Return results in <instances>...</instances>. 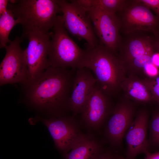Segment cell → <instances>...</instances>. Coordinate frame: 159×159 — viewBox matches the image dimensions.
<instances>
[{"label":"cell","instance_id":"6da1fadb","mask_svg":"<svg viewBox=\"0 0 159 159\" xmlns=\"http://www.w3.org/2000/svg\"><path fill=\"white\" fill-rule=\"evenodd\" d=\"M75 69L50 67L22 84L26 100L34 107L58 115L69 110Z\"/></svg>","mask_w":159,"mask_h":159},{"label":"cell","instance_id":"7a4b0ae2","mask_svg":"<svg viewBox=\"0 0 159 159\" xmlns=\"http://www.w3.org/2000/svg\"><path fill=\"white\" fill-rule=\"evenodd\" d=\"M82 68L90 69L97 83L110 96L121 90V85L126 77L125 69L117 55L102 44L86 49Z\"/></svg>","mask_w":159,"mask_h":159},{"label":"cell","instance_id":"3957f363","mask_svg":"<svg viewBox=\"0 0 159 159\" xmlns=\"http://www.w3.org/2000/svg\"><path fill=\"white\" fill-rule=\"evenodd\" d=\"M12 11L23 28V34L29 32L43 33L53 27L61 9L54 0H15L9 2Z\"/></svg>","mask_w":159,"mask_h":159},{"label":"cell","instance_id":"277c9868","mask_svg":"<svg viewBox=\"0 0 159 159\" xmlns=\"http://www.w3.org/2000/svg\"><path fill=\"white\" fill-rule=\"evenodd\" d=\"M53 28L48 51L50 66L77 69L81 68L86 54L71 38L58 15Z\"/></svg>","mask_w":159,"mask_h":159},{"label":"cell","instance_id":"5b68a950","mask_svg":"<svg viewBox=\"0 0 159 159\" xmlns=\"http://www.w3.org/2000/svg\"><path fill=\"white\" fill-rule=\"evenodd\" d=\"M62 14L64 26L72 35L87 42L86 49L100 44L87 11L74 0H56Z\"/></svg>","mask_w":159,"mask_h":159},{"label":"cell","instance_id":"8992f818","mask_svg":"<svg viewBox=\"0 0 159 159\" xmlns=\"http://www.w3.org/2000/svg\"><path fill=\"white\" fill-rule=\"evenodd\" d=\"M117 14L120 31L125 34L139 32H151L155 36L159 34V18L138 0L129 1L124 10Z\"/></svg>","mask_w":159,"mask_h":159},{"label":"cell","instance_id":"52a82bcc","mask_svg":"<svg viewBox=\"0 0 159 159\" xmlns=\"http://www.w3.org/2000/svg\"><path fill=\"white\" fill-rule=\"evenodd\" d=\"M100 44L117 55L122 42L120 25L116 14L96 6L86 10Z\"/></svg>","mask_w":159,"mask_h":159},{"label":"cell","instance_id":"ba28073f","mask_svg":"<svg viewBox=\"0 0 159 159\" xmlns=\"http://www.w3.org/2000/svg\"><path fill=\"white\" fill-rule=\"evenodd\" d=\"M16 37L5 48V55L0 65V85L19 83L29 80V72L24 50L20 44L21 38Z\"/></svg>","mask_w":159,"mask_h":159},{"label":"cell","instance_id":"9c48e42d","mask_svg":"<svg viewBox=\"0 0 159 159\" xmlns=\"http://www.w3.org/2000/svg\"><path fill=\"white\" fill-rule=\"evenodd\" d=\"M52 33L29 32L23 34L22 37H26L29 42L27 47L24 50L29 72L28 81L32 80L50 67L48 51Z\"/></svg>","mask_w":159,"mask_h":159},{"label":"cell","instance_id":"30bf717a","mask_svg":"<svg viewBox=\"0 0 159 159\" xmlns=\"http://www.w3.org/2000/svg\"><path fill=\"white\" fill-rule=\"evenodd\" d=\"M134 102L125 97L113 108L106 126V134L111 143L120 147L123 139L136 115Z\"/></svg>","mask_w":159,"mask_h":159},{"label":"cell","instance_id":"8fae6325","mask_svg":"<svg viewBox=\"0 0 159 159\" xmlns=\"http://www.w3.org/2000/svg\"><path fill=\"white\" fill-rule=\"evenodd\" d=\"M149 120L145 108H141L136 114L125 136L127 145L126 159H136L138 155L150 152L148 136Z\"/></svg>","mask_w":159,"mask_h":159},{"label":"cell","instance_id":"7c38bea8","mask_svg":"<svg viewBox=\"0 0 159 159\" xmlns=\"http://www.w3.org/2000/svg\"><path fill=\"white\" fill-rule=\"evenodd\" d=\"M57 148L67 152L71 149L82 134L70 119L64 117L49 119L42 118Z\"/></svg>","mask_w":159,"mask_h":159},{"label":"cell","instance_id":"4fadbf2b","mask_svg":"<svg viewBox=\"0 0 159 159\" xmlns=\"http://www.w3.org/2000/svg\"><path fill=\"white\" fill-rule=\"evenodd\" d=\"M110 97L96 83L81 112L89 125L99 127L112 112Z\"/></svg>","mask_w":159,"mask_h":159},{"label":"cell","instance_id":"5bb4252c","mask_svg":"<svg viewBox=\"0 0 159 159\" xmlns=\"http://www.w3.org/2000/svg\"><path fill=\"white\" fill-rule=\"evenodd\" d=\"M96 83L90 69L85 67L76 69L69 101V110L75 113H81Z\"/></svg>","mask_w":159,"mask_h":159},{"label":"cell","instance_id":"9a60e30c","mask_svg":"<svg viewBox=\"0 0 159 159\" xmlns=\"http://www.w3.org/2000/svg\"><path fill=\"white\" fill-rule=\"evenodd\" d=\"M156 50L155 38L145 35L133 36L121 43L117 56L124 65L143 55L153 54Z\"/></svg>","mask_w":159,"mask_h":159},{"label":"cell","instance_id":"2e32d148","mask_svg":"<svg viewBox=\"0 0 159 159\" xmlns=\"http://www.w3.org/2000/svg\"><path fill=\"white\" fill-rule=\"evenodd\" d=\"M120 89L124 97L132 101L143 104L153 103L148 87L143 79L138 76L128 75L122 83Z\"/></svg>","mask_w":159,"mask_h":159},{"label":"cell","instance_id":"e0dca14e","mask_svg":"<svg viewBox=\"0 0 159 159\" xmlns=\"http://www.w3.org/2000/svg\"><path fill=\"white\" fill-rule=\"evenodd\" d=\"M102 151L95 139L82 135L64 159H95Z\"/></svg>","mask_w":159,"mask_h":159},{"label":"cell","instance_id":"ac0fdd59","mask_svg":"<svg viewBox=\"0 0 159 159\" xmlns=\"http://www.w3.org/2000/svg\"><path fill=\"white\" fill-rule=\"evenodd\" d=\"M129 1L125 0H82L80 4L87 10L98 6L107 12L117 14L124 10Z\"/></svg>","mask_w":159,"mask_h":159},{"label":"cell","instance_id":"d6986e66","mask_svg":"<svg viewBox=\"0 0 159 159\" xmlns=\"http://www.w3.org/2000/svg\"><path fill=\"white\" fill-rule=\"evenodd\" d=\"M17 24H19L18 21L14 19L12 11L8 8L0 16V48H5L7 44L11 42L9 39V35L12 29Z\"/></svg>","mask_w":159,"mask_h":159},{"label":"cell","instance_id":"ffe728a7","mask_svg":"<svg viewBox=\"0 0 159 159\" xmlns=\"http://www.w3.org/2000/svg\"><path fill=\"white\" fill-rule=\"evenodd\" d=\"M157 106L149 122L148 141L150 152L159 149V105Z\"/></svg>","mask_w":159,"mask_h":159},{"label":"cell","instance_id":"44dd1931","mask_svg":"<svg viewBox=\"0 0 159 159\" xmlns=\"http://www.w3.org/2000/svg\"><path fill=\"white\" fill-rule=\"evenodd\" d=\"M153 53L143 55L127 62L124 65L127 73L128 75L138 76L139 74H143V69L146 66L153 63L152 57Z\"/></svg>","mask_w":159,"mask_h":159},{"label":"cell","instance_id":"7402d4cb","mask_svg":"<svg viewBox=\"0 0 159 159\" xmlns=\"http://www.w3.org/2000/svg\"><path fill=\"white\" fill-rule=\"evenodd\" d=\"M143 79L150 91L153 103L159 105V75L154 78Z\"/></svg>","mask_w":159,"mask_h":159},{"label":"cell","instance_id":"603a6c76","mask_svg":"<svg viewBox=\"0 0 159 159\" xmlns=\"http://www.w3.org/2000/svg\"><path fill=\"white\" fill-rule=\"evenodd\" d=\"M143 74L145 78H153L159 75V69L153 63L147 64L144 68Z\"/></svg>","mask_w":159,"mask_h":159},{"label":"cell","instance_id":"cb8c5ba5","mask_svg":"<svg viewBox=\"0 0 159 159\" xmlns=\"http://www.w3.org/2000/svg\"><path fill=\"white\" fill-rule=\"evenodd\" d=\"M150 9L153 10L159 18V0H139Z\"/></svg>","mask_w":159,"mask_h":159},{"label":"cell","instance_id":"d4e9b609","mask_svg":"<svg viewBox=\"0 0 159 159\" xmlns=\"http://www.w3.org/2000/svg\"><path fill=\"white\" fill-rule=\"evenodd\" d=\"M95 159H115V154L110 152L102 151Z\"/></svg>","mask_w":159,"mask_h":159},{"label":"cell","instance_id":"484cf974","mask_svg":"<svg viewBox=\"0 0 159 159\" xmlns=\"http://www.w3.org/2000/svg\"><path fill=\"white\" fill-rule=\"evenodd\" d=\"M9 2V0H0V16L7 10Z\"/></svg>","mask_w":159,"mask_h":159},{"label":"cell","instance_id":"4316f807","mask_svg":"<svg viewBox=\"0 0 159 159\" xmlns=\"http://www.w3.org/2000/svg\"><path fill=\"white\" fill-rule=\"evenodd\" d=\"M152 57L153 64L159 69V51L156 49Z\"/></svg>","mask_w":159,"mask_h":159},{"label":"cell","instance_id":"83f0119b","mask_svg":"<svg viewBox=\"0 0 159 159\" xmlns=\"http://www.w3.org/2000/svg\"><path fill=\"white\" fill-rule=\"evenodd\" d=\"M145 155L144 159H159V151L154 153L148 152Z\"/></svg>","mask_w":159,"mask_h":159},{"label":"cell","instance_id":"f1b7e54d","mask_svg":"<svg viewBox=\"0 0 159 159\" xmlns=\"http://www.w3.org/2000/svg\"><path fill=\"white\" fill-rule=\"evenodd\" d=\"M155 37V44L156 49L159 51V34Z\"/></svg>","mask_w":159,"mask_h":159},{"label":"cell","instance_id":"f546056e","mask_svg":"<svg viewBox=\"0 0 159 159\" xmlns=\"http://www.w3.org/2000/svg\"><path fill=\"white\" fill-rule=\"evenodd\" d=\"M115 159H126L123 156L117 155H115Z\"/></svg>","mask_w":159,"mask_h":159}]
</instances>
